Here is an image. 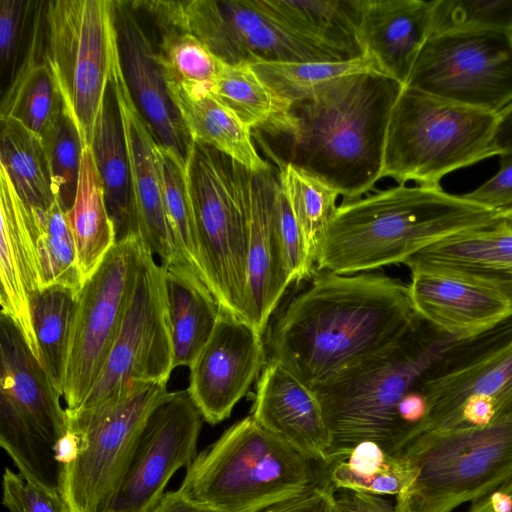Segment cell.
Returning a JSON list of instances; mask_svg holds the SVG:
<instances>
[{
  "label": "cell",
  "instance_id": "6",
  "mask_svg": "<svg viewBox=\"0 0 512 512\" xmlns=\"http://www.w3.org/2000/svg\"><path fill=\"white\" fill-rule=\"evenodd\" d=\"M172 392L167 382H137L90 409L68 410L55 446L59 492L69 512H108L152 412Z\"/></svg>",
  "mask_w": 512,
  "mask_h": 512
},
{
  "label": "cell",
  "instance_id": "10",
  "mask_svg": "<svg viewBox=\"0 0 512 512\" xmlns=\"http://www.w3.org/2000/svg\"><path fill=\"white\" fill-rule=\"evenodd\" d=\"M44 57L83 148L96 119L120 53L115 1L54 0L44 9Z\"/></svg>",
  "mask_w": 512,
  "mask_h": 512
},
{
  "label": "cell",
  "instance_id": "9",
  "mask_svg": "<svg viewBox=\"0 0 512 512\" xmlns=\"http://www.w3.org/2000/svg\"><path fill=\"white\" fill-rule=\"evenodd\" d=\"M415 471L398 512H452L512 479V415L488 425L428 431L404 450Z\"/></svg>",
  "mask_w": 512,
  "mask_h": 512
},
{
  "label": "cell",
  "instance_id": "14",
  "mask_svg": "<svg viewBox=\"0 0 512 512\" xmlns=\"http://www.w3.org/2000/svg\"><path fill=\"white\" fill-rule=\"evenodd\" d=\"M142 243L140 237L116 243L78 294L61 394L68 410L83 405L110 355L135 284Z\"/></svg>",
  "mask_w": 512,
  "mask_h": 512
},
{
  "label": "cell",
  "instance_id": "15",
  "mask_svg": "<svg viewBox=\"0 0 512 512\" xmlns=\"http://www.w3.org/2000/svg\"><path fill=\"white\" fill-rule=\"evenodd\" d=\"M424 432L445 431L466 404L483 402L492 422L512 415V315L472 338L456 341L426 373ZM491 422V423H492Z\"/></svg>",
  "mask_w": 512,
  "mask_h": 512
},
{
  "label": "cell",
  "instance_id": "33",
  "mask_svg": "<svg viewBox=\"0 0 512 512\" xmlns=\"http://www.w3.org/2000/svg\"><path fill=\"white\" fill-rule=\"evenodd\" d=\"M211 92L252 130L273 137L291 134L292 105L269 88L252 65L222 63Z\"/></svg>",
  "mask_w": 512,
  "mask_h": 512
},
{
  "label": "cell",
  "instance_id": "41",
  "mask_svg": "<svg viewBox=\"0 0 512 512\" xmlns=\"http://www.w3.org/2000/svg\"><path fill=\"white\" fill-rule=\"evenodd\" d=\"M252 67L269 88L291 105L310 99L338 78L366 71L379 72L368 57L348 61L262 62Z\"/></svg>",
  "mask_w": 512,
  "mask_h": 512
},
{
  "label": "cell",
  "instance_id": "43",
  "mask_svg": "<svg viewBox=\"0 0 512 512\" xmlns=\"http://www.w3.org/2000/svg\"><path fill=\"white\" fill-rule=\"evenodd\" d=\"M40 138L48 163L55 199L67 212L72 207L76 196L84 149L81 138L65 110Z\"/></svg>",
  "mask_w": 512,
  "mask_h": 512
},
{
  "label": "cell",
  "instance_id": "49",
  "mask_svg": "<svg viewBox=\"0 0 512 512\" xmlns=\"http://www.w3.org/2000/svg\"><path fill=\"white\" fill-rule=\"evenodd\" d=\"M335 492L336 489L332 485L317 488L260 512H337Z\"/></svg>",
  "mask_w": 512,
  "mask_h": 512
},
{
  "label": "cell",
  "instance_id": "1",
  "mask_svg": "<svg viewBox=\"0 0 512 512\" xmlns=\"http://www.w3.org/2000/svg\"><path fill=\"white\" fill-rule=\"evenodd\" d=\"M418 318L400 279L316 270L269 329L267 360L313 387L385 349Z\"/></svg>",
  "mask_w": 512,
  "mask_h": 512
},
{
  "label": "cell",
  "instance_id": "4",
  "mask_svg": "<svg viewBox=\"0 0 512 512\" xmlns=\"http://www.w3.org/2000/svg\"><path fill=\"white\" fill-rule=\"evenodd\" d=\"M403 85L377 71L347 75L292 104L287 163L355 200L381 179L386 133Z\"/></svg>",
  "mask_w": 512,
  "mask_h": 512
},
{
  "label": "cell",
  "instance_id": "16",
  "mask_svg": "<svg viewBox=\"0 0 512 512\" xmlns=\"http://www.w3.org/2000/svg\"><path fill=\"white\" fill-rule=\"evenodd\" d=\"M203 420L188 390L172 392L150 415L108 512H150L197 456Z\"/></svg>",
  "mask_w": 512,
  "mask_h": 512
},
{
  "label": "cell",
  "instance_id": "31",
  "mask_svg": "<svg viewBox=\"0 0 512 512\" xmlns=\"http://www.w3.org/2000/svg\"><path fill=\"white\" fill-rule=\"evenodd\" d=\"M164 270L174 367H189L209 340L220 306L209 288L190 269L172 264L164 266Z\"/></svg>",
  "mask_w": 512,
  "mask_h": 512
},
{
  "label": "cell",
  "instance_id": "3",
  "mask_svg": "<svg viewBox=\"0 0 512 512\" xmlns=\"http://www.w3.org/2000/svg\"><path fill=\"white\" fill-rule=\"evenodd\" d=\"M502 212L441 187L398 185L337 206L325 231L316 270L341 275L403 263L452 235L493 226Z\"/></svg>",
  "mask_w": 512,
  "mask_h": 512
},
{
  "label": "cell",
  "instance_id": "8",
  "mask_svg": "<svg viewBox=\"0 0 512 512\" xmlns=\"http://www.w3.org/2000/svg\"><path fill=\"white\" fill-rule=\"evenodd\" d=\"M249 170L193 141L186 159L205 285L220 309L244 319L247 289Z\"/></svg>",
  "mask_w": 512,
  "mask_h": 512
},
{
  "label": "cell",
  "instance_id": "11",
  "mask_svg": "<svg viewBox=\"0 0 512 512\" xmlns=\"http://www.w3.org/2000/svg\"><path fill=\"white\" fill-rule=\"evenodd\" d=\"M130 5L145 9L159 29L190 33L229 65L337 61L290 33L258 0H157Z\"/></svg>",
  "mask_w": 512,
  "mask_h": 512
},
{
  "label": "cell",
  "instance_id": "52",
  "mask_svg": "<svg viewBox=\"0 0 512 512\" xmlns=\"http://www.w3.org/2000/svg\"><path fill=\"white\" fill-rule=\"evenodd\" d=\"M150 512H216L212 508L199 503L179 489L163 494L159 502Z\"/></svg>",
  "mask_w": 512,
  "mask_h": 512
},
{
  "label": "cell",
  "instance_id": "37",
  "mask_svg": "<svg viewBox=\"0 0 512 512\" xmlns=\"http://www.w3.org/2000/svg\"><path fill=\"white\" fill-rule=\"evenodd\" d=\"M414 476L415 471L403 453L390 454L375 443L363 442L333 464L330 481L336 490L397 496Z\"/></svg>",
  "mask_w": 512,
  "mask_h": 512
},
{
  "label": "cell",
  "instance_id": "40",
  "mask_svg": "<svg viewBox=\"0 0 512 512\" xmlns=\"http://www.w3.org/2000/svg\"><path fill=\"white\" fill-rule=\"evenodd\" d=\"M278 180L300 226L310 258L317 265L339 193L323 180L287 162L281 165Z\"/></svg>",
  "mask_w": 512,
  "mask_h": 512
},
{
  "label": "cell",
  "instance_id": "47",
  "mask_svg": "<svg viewBox=\"0 0 512 512\" xmlns=\"http://www.w3.org/2000/svg\"><path fill=\"white\" fill-rule=\"evenodd\" d=\"M35 2L0 0V59L2 68L15 62L24 28Z\"/></svg>",
  "mask_w": 512,
  "mask_h": 512
},
{
  "label": "cell",
  "instance_id": "25",
  "mask_svg": "<svg viewBox=\"0 0 512 512\" xmlns=\"http://www.w3.org/2000/svg\"><path fill=\"white\" fill-rule=\"evenodd\" d=\"M404 264L410 271L444 272L482 284L512 305V232L501 222L439 240Z\"/></svg>",
  "mask_w": 512,
  "mask_h": 512
},
{
  "label": "cell",
  "instance_id": "26",
  "mask_svg": "<svg viewBox=\"0 0 512 512\" xmlns=\"http://www.w3.org/2000/svg\"><path fill=\"white\" fill-rule=\"evenodd\" d=\"M61 395L16 325L0 316V398L12 404L54 446L66 431Z\"/></svg>",
  "mask_w": 512,
  "mask_h": 512
},
{
  "label": "cell",
  "instance_id": "38",
  "mask_svg": "<svg viewBox=\"0 0 512 512\" xmlns=\"http://www.w3.org/2000/svg\"><path fill=\"white\" fill-rule=\"evenodd\" d=\"M0 445L25 479L59 492L60 466L54 446L32 422L1 398Z\"/></svg>",
  "mask_w": 512,
  "mask_h": 512
},
{
  "label": "cell",
  "instance_id": "34",
  "mask_svg": "<svg viewBox=\"0 0 512 512\" xmlns=\"http://www.w3.org/2000/svg\"><path fill=\"white\" fill-rule=\"evenodd\" d=\"M0 166L27 207L46 210L56 201L41 138L13 119L1 120Z\"/></svg>",
  "mask_w": 512,
  "mask_h": 512
},
{
  "label": "cell",
  "instance_id": "50",
  "mask_svg": "<svg viewBox=\"0 0 512 512\" xmlns=\"http://www.w3.org/2000/svg\"><path fill=\"white\" fill-rule=\"evenodd\" d=\"M337 512H398L395 505L380 495L339 489L335 492Z\"/></svg>",
  "mask_w": 512,
  "mask_h": 512
},
{
  "label": "cell",
  "instance_id": "7",
  "mask_svg": "<svg viewBox=\"0 0 512 512\" xmlns=\"http://www.w3.org/2000/svg\"><path fill=\"white\" fill-rule=\"evenodd\" d=\"M497 118L404 86L388 124L381 179L441 187L446 174L495 155Z\"/></svg>",
  "mask_w": 512,
  "mask_h": 512
},
{
  "label": "cell",
  "instance_id": "23",
  "mask_svg": "<svg viewBox=\"0 0 512 512\" xmlns=\"http://www.w3.org/2000/svg\"><path fill=\"white\" fill-rule=\"evenodd\" d=\"M251 416L302 454L330 464V436L315 392L278 362L267 360Z\"/></svg>",
  "mask_w": 512,
  "mask_h": 512
},
{
  "label": "cell",
  "instance_id": "13",
  "mask_svg": "<svg viewBox=\"0 0 512 512\" xmlns=\"http://www.w3.org/2000/svg\"><path fill=\"white\" fill-rule=\"evenodd\" d=\"M165 270L143 241L135 284L101 375L79 409L119 397L137 382H168L174 350Z\"/></svg>",
  "mask_w": 512,
  "mask_h": 512
},
{
  "label": "cell",
  "instance_id": "2",
  "mask_svg": "<svg viewBox=\"0 0 512 512\" xmlns=\"http://www.w3.org/2000/svg\"><path fill=\"white\" fill-rule=\"evenodd\" d=\"M456 341L419 316L385 349L311 387L330 436V464L346 458L363 442L375 443L390 454L403 453L423 433L428 416L422 381Z\"/></svg>",
  "mask_w": 512,
  "mask_h": 512
},
{
  "label": "cell",
  "instance_id": "29",
  "mask_svg": "<svg viewBox=\"0 0 512 512\" xmlns=\"http://www.w3.org/2000/svg\"><path fill=\"white\" fill-rule=\"evenodd\" d=\"M90 147L114 224L116 243L140 237L122 123L110 82L96 119Z\"/></svg>",
  "mask_w": 512,
  "mask_h": 512
},
{
  "label": "cell",
  "instance_id": "28",
  "mask_svg": "<svg viewBox=\"0 0 512 512\" xmlns=\"http://www.w3.org/2000/svg\"><path fill=\"white\" fill-rule=\"evenodd\" d=\"M35 7L30 41L1 101V120L13 119L41 137L64 110L62 97L44 57V9Z\"/></svg>",
  "mask_w": 512,
  "mask_h": 512
},
{
  "label": "cell",
  "instance_id": "18",
  "mask_svg": "<svg viewBox=\"0 0 512 512\" xmlns=\"http://www.w3.org/2000/svg\"><path fill=\"white\" fill-rule=\"evenodd\" d=\"M110 85L122 123L140 237L162 265H172L177 256L164 206L159 144L131 96L120 53L113 63Z\"/></svg>",
  "mask_w": 512,
  "mask_h": 512
},
{
  "label": "cell",
  "instance_id": "39",
  "mask_svg": "<svg viewBox=\"0 0 512 512\" xmlns=\"http://www.w3.org/2000/svg\"><path fill=\"white\" fill-rule=\"evenodd\" d=\"M163 197L177 261L203 282L197 228L189 194L186 160L159 145ZM205 284V283H204Z\"/></svg>",
  "mask_w": 512,
  "mask_h": 512
},
{
  "label": "cell",
  "instance_id": "45",
  "mask_svg": "<svg viewBox=\"0 0 512 512\" xmlns=\"http://www.w3.org/2000/svg\"><path fill=\"white\" fill-rule=\"evenodd\" d=\"M273 224L290 283H299L316 271L290 203L278 184L273 201Z\"/></svg>",
  "mask_w": 512,
  "mask_h": 512
},
{
  "label": "cell",
  "instance_id": "22",
  "mask_svg": "<svg viewBox=\"0 0 512 512\" xmlns=\"http://www.w3.org/2000/svg\"><path fill=\"white\" fill-rule=\"evenodd\" d=\"M0 303L1 315L18 328L40 363L31 299L43 289L28 209L0 166Z\"/></svg>",
  "mask_w": 512,
  "mask_h": 512
},
{
  "label": "cell",
  "instance_id": "51",
  "mask_svg": "<svg viewBox=\"0 0 512 512\" xmlns=\"http://www.w3.org/2000/svg\"><path fill=\"white\" fill-rule=\"evenodd\" d=\"M465 512H512V479L486 496L471 502Z\"/></svg>",
  "mask_w": 512,
  "mask_h": 512
},
{
  "label": "cell",
  "instance_id": "36",
  "mask_svg": "<svg viewBox=\"0 0 512 512\" xmlns=\"http://www.w3.org/2000/svg\"><path fill=\"white\" fill-rule=\"evenodd\" d=\"M27 209L43 289L60 285L79 293L83 282L66 212L57 201L46 210Z\"/></svg>",
  "mask_w": 512,
  "mask_h": 512
},
{
  "label": "cell",
  "instance_id": "48",
  "mask_svg": "<svg viewBox=\"0 0 512 512\" xmlns=\"http://www.w3.org/2000/svg\"><path fill=\"white\" fill-rule=\"evenodd\" d=\"M462 196L502 213L512 209V153L501 154L499 171L480 187Z\"/></svg>",
  "mask_w": 512,
  "mask_h": 512
},
{
  "label": "cell",
  "instance_id": "17",
  "mask_svg": "<svg viewBox=\"0 0 512 512\" xmlns=\"http://www.w3.org/2000/svg\"><path fill=\"white\" fill-rule=\"evenodd\" d=\"M267 362L263 336L248 322L220 309L215 328L189 366L188 392L203 419H227Z\"/></svg>",
  "mask_w": 512,
  "mask_h": 512
},
{
  "label": "cell",
  "instance_id": "27",
  "mask_svg": "<svg viewBox=\"0 0 512 512\" xmlns=\"http://www.w3.org/2000/svg\"><path fill=\"white\" fill-rule=\"evenodd\" d=\"M290 33L337 61L366 57L358 38L359 0H258Z\"/></svg>",
  "mask_w": 512,
  "mask_h": 512
},
{
  "label": "cell",
  "instance_id": "24",
  "mask_svg": "<svg viewBox=\"0 0 512 512\" xmlns=\"http://www.w3.org/2000/svg\"><path fill=\"white\" fill-rule=\"evenodd\" d=\"M432 1L359 0L358 38L380 73L406 85L430 35Z\"/></svg>",
  "mask_w": 512,
  "mask_h": 512
},
{
  "label": "cell",
  "instance_id": "35",
  "mask_svg": "<svg viewBox=\"0 0 512 512\" xmlns=\"http://www.w3.org/2000/svg\"><path fill=\"white\" fill-rule=\"evenodd\" d=\"M78 294L68 287L53 285L42 289L31 299L40 364L60 395Z\"/></svg>",
  "mask_w": 512,
  "mask_h": 512
},
{
  "label": "cell",
  "instance_id": "54",
  "mask_svg": "<svg viewBox=\"0 0 512 512\" xmlns=\"http://www.w3.org/2000/svg\"><path fill=\"white\" fill-rule=\"evenodd\" d=\"M501 225L512 232V209L502 213Z\"/></svg>",
  "mask_w": 512,
  "mask_h": 512
},
{
  "label": "cell",
  "instance_id": "5",
  "mask_svg": "<svg viewBox=\"0 0 512 512\" xmlns=\"http://www.w3.org/2000/svg\"><path fill=\"white\" fill-rule=\"evenodd\" d=\"M332 465L310 458L251 415L186 468L179 490L216 512H260L331 484Z\"/></svg>",
  "mask_w": 512,
  "mask_h": 512
},
{
  "label": "cell",
  "instance_id": "21",
  "mask_svg": "<svg viewBox=\"0 0 512 512\" xmlns=\"http://www.w3.org/2000/svg\"><path fill=\"white\" fill-rule=\"evenodd\" d=\"M410 297L416 313L457 341L477 336L512 315L497 291L452 274L411 271Z\"/></svg>",
  "mask_w": 512,
  "mask_h": 512
},
{
  "label": "cell",
  "instance_id": "42",
  "mask_svg": "<svg viewBox=\"0 0 512 512\" xmlns=\"http://www.w3.org/2000/svg\"><path fill=\"white\" fill-rule=\"evenodd\" d=\"M160 30L157 55L166 84L194 96L210 92L223 62L190 33Z\"/></svg>",
  "mask_w": 512,
  "mask_h": 512
},
{
  "label": "cell",
  "instance_id": "12",
  "mask_svg": "<svg viewBox=\"0 0 512 512\" xmlns=\"http://www.w3.org/2000/svg\"><path fill=\"white\" fill-rule=\"evenodd\" d=\"M405 87L499 114L512 103V32L455 30L429 36Z\"/></svg>",
  "mask_w": 512,
  "mask_h": 512
},
{
  "label": "cell",
  "instance_id": "32",
  "mask_svg": "<svg viewBox=\"0 0 512 512\" xmlns=\"http://www.w3.org/2000/svg\"><path fill=\"white\" fill-rule=\"evenodd\" d=\"M66 216L84 285L116 243L114 224L90 146L83 149L75 200Z\"/></svg>",
  "mask_w": 512,
  "mask_h": 512
},
{
  "label": "cell",
  "instance_id": "44",
  "mask_svg": "<svg viewBox=\"0 0 512 512\" xmlns=\"http://www.w3.org/2000/svg\"><path fill=\"white\" fill-rule=\"evenodd\" d=\"M455 30L512 32V0H434L430 35Z\"/></svg>",
  "mask_w": 512,
  "mask_h": 512
},
{
  "label": "cell",
  "instance_id": "53",
  "mask_svg": "<svg viewBox=\"0 0 512 512\" xmlns=\"http://www.w3.org/2000/svg\"><path fill=\"white\" fill-rule=\"evenodd\" d=\"M493 149L495 155L512 153V103L498 114Z\"/></svg>",
  "mask_w": 512,
  "mask_h": 512
},
{
  "label": "cell",
  "instance_id": "19",
  "mask_svg": "<svg viewBox=\"0 0 512 512\" xmlns=\"http://www.w3.org/2000/svg\"><path fill=\"white\" fill-rule=\"evenodd\" d=\"M123 73L142 117L162 147L187 159L192 139L172 101L157 50L125 1H115Z\"/></svg>",
  "mask_w": 512,
  "mask_h": 512
},
{
  "label": "cell",
  "instance_id": "20",
  "mask_svg": "<svg viewBox=\"0 0 512 512\" xmlns=\"http://www.w3.org/2000/svg\"><path fill=\"white\" fill-rule=\"evenodd\" d=\"M278 174L272 167L249 172L247 185L248 264L244 319L265 334L271 315L291 285L273 224Z\"/></svg>",
  "mask_w": 512,
  "mask_h": 512
},
{
  "label": "cell",
  "instance_id": "46",
  "mask_svg": "<svg viewBox=\"0 0 512 512\" xmlns=\"http://www.w3.org/2000/svg\"><path fill=\"white\" fill-rule=\"evenodd\" d=\"M2 504L10 512H69L60 492L35 485L5 467Z\"/></svg>",
  "mask_w": 512,
  "mask_h": 512
},
{
  "label": "cell",
  "instance_id": "30",
  "mask_svg": "<svg viewBox=\"0 0 512 512\" xmlns=\"http://www.w3.org/2000/svg\"><path fill=\"white\" fill-rule=\"evenodd\" d=\"M167 87L192 141L221 151L251 172L271 167L259 155L252 129L211 91L194 96L177 85Z\"/></svg>",
  "mask_w": 512,
  "mask_h": 512
}]
</instances>
